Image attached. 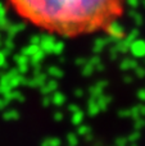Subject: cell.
I'll use <instances>...</instances> for the list:
<instances>
[{
    "label": "cell",
    "instance_id": "6da1fadb",
    "mask_svg": "<svg viewBox=\"0 0 145 146\" xmlns=\"http://www.w3.org/2000/svg\"><path fill=\"white\" fill-rule=\"evenodd\" d=\"M18 15L35 27L64 37L91 35L113 27L126 0H9Z\"/></svg>",
    "mask_w": 145,
    "mask_h": 146
}]
</instances>
